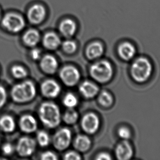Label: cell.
I'll return each mask as SVG.
<instances>
[{
  "label": "cell",
  "mask_w": 160,
  "mask_h": 160,
  "mask_svg": "<svg viewBox=\"0 0 160 160\" xmlns=\"http://www.w3.org/2000/svg\"><path fill=\"white\" fill-rule=\"evenodd\" d=\"M2 24L7 30L12 33L19 32L25 25L24 18L14 13H9L5 15L2 19Z\"/></svg>",
  "instance_id": "5b68a950"
},
{
  "label": "cell",
  "mask_w": 160,
  "mask_h": 160,
  "mask_svg": "<svg viewBox=\"0 0 160 160\" xmlns=\"http://www.w3.org/2000/svg\"><path fill=\"white\" fill-rule=\"evenodd\" d=\"M80 93L86 98H92L97 95L99 92V88L94 83L85 81L80 85L79 87Z\"/></svg>",
  "instance_id": "e0dca14e"
},
{
  "label": "cell",
  "mask_w": 160,
  "mask_h": 160,
  "mask_svg": "<svg viewBox=\"0 0 160 160\" xmlns=\"http://www.w3.org/2000/svg\"><path fill=\"white\" fill-rule=\"evenodd\" d=\"M118 54L124 60H130L134 58L136 53V48L130 41H123L118 47Z\"/></svg>",
  "instance_id": "4fadbf2b"
},
{
  "label": "cell",
  "mask_w": 160,
  "mask_h": 160,
  "mask_svg": "<svg viewBox=\"0 0 160 160\" xmlns=\"http://www.w3.org/2000/svg\"><path fill=\"white\" fill-rule=\"evenodd\" d=\"M36 139L38 144L42 147H47L50 143V136L44 131H40L37 133Z\"/></svg>",
  "instance_id": "484cf974"
},
{
  "label": "cell",
  "mask_w": 160,
  "mask_h": 160,
  "mask_svg": "<svg viewBox=\"0 0 160 160\" xmlns=\"http://www.w3.org/2000/svg\"><path fill=\"white\" fill-rule=\"evenodd\" d=\"M81 126L82 129L87 133L94 134L97 132L99 128V118L95 113H87L82 118Z\"/></svg>",
  "instance_id": "9c48e42d"
},
{
  "label": "cell",
  "mask_w": 160,
  "mask_h": 160,
  "mask_svg": "<svg viewBox=\"0 0 160 160\" xmlns=\"http://www.w3.org/2000/svg\"><path fill=\"white\" fill-rule=\"evenodd\" d=\"M13 77L17 79H23L28 75V72L24 67L20 65H15L11 69Z\"/></svg>",
  "instance_id": "4316f807"
},
{
  "label": "cell",
  "mask_w": 160,
  "mask_h": 160,
  "mask_svg": "<svg viewBox=\"0 0 160 160\" xmlns=\"http://www.w3.org/2000/svg\"><path fill=\"white\" fill-rule=\"evenodd\" d=\"M64 159L66 160H80L81 159V158L77 152L70 151L64 155Z\"/></svg>",
  "instance_id": "f546056e"
},
{
  "label": "cell",
  "mask_w": 160,
  "mask_h": 160,
  "mask_svg": "<svg viewBox=\"0 0 160 160\" xmlns=\"http://www.w3.org/2000/svg\"><path fill=\"white\" fill-rule=\"evenodd\" d=\"M78 119V112L73 108H69L63 115V121L68 125L76 123Z\"/></svg>",
  "instance_id": "603a6c76"
},
{
  "label": "cell",
  "mask_w": 160,
  "mask_h": 160,
  "mask_svg": "<svg viewBox=\"0 0 160 160\" xmlns=\"http://www.w3.org/2000/svg\"><path fill=\"white\" fill-rule=\"evenodd\" d=\"M91 141L85 135H78L74 141V147L77 151L86 152L89 149L91 146Z\"/></svg>",
  "instance_id": "ffe728a7"
},
{
  "label": "cell",
  "mask_w": 160,
  "mask_h": 160,
  "mask_svg": "<svg viewBox=\"0 0 160 160\" xmlns=\"http://www.w3.org/2000/svg\"><path fill=\"white\" fill-rule=\"evenodd\" d=\"M60 38L56 33L48 32L43 37V44L46 49L49 50H55L61 45Z\"/></svg>",
  "instance_id": "d6986e66"
},
{
  "label": "cell",
  "mask_w": 160,
  "mask_h": 160,
  "mask_svg": "<svg viewBox=\"0 0 160 160\" xmlns=\"http://www.w3.org/2000/svg\"><path fill=\"white\" fill-rule=\"evenodd\" d=\"M1 17V9H0V18Z\"/></svg>",
  "instance_id": "d590c367"
},
{
  "label": "cell",
  "mask_w": 160,
  "mask_h": 160,
  "mask_svg": "<svg viewBox=\"0 0 160 160\" xmlns=\"http://www.w3.org/2000/svg\"><path fill=\"white\" fill-rule=\"evenodd\" d=\"M41 158L43 160H56L58 159L56 155L50 151L42 153L41 155Z\"/></svg>",
  "instance_id": "d6a6232c"
},
{
  "label": "cell",
  "mask_w": 160,
  "mask_h": 160,
  "mask_svg": "<svg viewBox=\"0 0 160 160\" xmlns=\"http://www.w3.org/2000/svg\"><path fill=\"white\" fill-rule=\"evenodd\" d=\"M30 56L31 58L34 60H37L41 58V50L39 49H34L31 50L30 53Z\"/></svg>",
  "instance_id": "836d02e7"
},
{
  "label": "cell",
  "mask_w": 160,
  "mask_h": 160,
  "mask_svg": "<svg viewBox=\"0 0 160 160\" xmlns=\"http://www.w3.org/2000/svg\"><path fill=\"white\" fill-rule=\"evenodd\" d=\"M63 50L66 53L73 54L77 49V44L75 42L71 40H67L63 42L62 44Z\"/></svg>",
  "instance_id": "83f0119b"
},
{
  "label": "cell",
  "mask_w": 160,
  "mask_h": 160,
  "mask_svg": "<svg viewBox=\"0 0 160 160\" xmlns=\"http://www.w3.org/2000/svg\"><path fill=\"white\" fill-rule=\"evenodd\" d=\"M40 34L37 31L31 29L28 31L23 36V42L26 46L35 47L40 41Z\"/></svg>",
  "instance_id": "44dd1931"
},
{
  "label": "cell",
  "mask_w": 160,
  "mask_h": 160,
  "mask_svg": "<svg viewBox=\"0 0 160 160\" xmlns=\"http://www.w3.org/2000/svg\"><path fill=\"white\" fill-rule=\"evenodd\" d=\"M15 121L9 115H4L0 118V129L6 133H12L15 130Z\"/></svg>",
  "instance_id": "7402d4cb"
},
{
  "label": "cell",
  "mask_w": 160,
  "mask_h": 160,
  "mask_svg": "<svg viewBox=\"0 0 160 160\" xmlns=\"http://www.w3.org/2000/svg\"><path fill=\"white\" fill-rule=\"evenodd\" d=\"M77 26L74 20L70 19L63 20L59 26V30L65 37L69 38L73 36L76 32Z\"/></svg>",
  "instance_id": "ac0fdd59"
},
{
  "label": "cell",
  "mask_w": 160,
  "mask_h": 160,
  "mask_svg": "<svg viewBox=\"0 0 160 160\" xmlns=\"http://www.w3.org/2000/svg\"><path fill=\"white\" fill-rule=\"evenodd\" d=\"M41 91L45 98H54L58 97L61 93V88L55 80L49 79L42 83Z\"/></svg>",
  "instance_id": "30bf717a"
},
{
  "label": "cell",
  "mask_w": 160,
  "mask_h": 160,
  "mask_svg": "<svg viewBox=\"0 0 160 160\" xmlns=\"http://www.w3.org/2000/svg\"><path fill=\"white\" fill-rule=\"evenodd\" d=\"M72 132L67 128L57 131L53 137V144L59 151H63L69 147L72 142Z\"/></svg>",
  "instance_id": "8992f818"
},
{
  "label": "cell",
  "mask_w": 160,
  "mask_h": 160,
  "mask_svg": "<svg viewBox=\"0 0 160 160\" xmlns=\"http://www.w3.org/2000/svg\"><path fill=\"white\" fill-rule=\"evenodd\" d=\"M39 116L41 122L49 128H56L61 123V111L58 106L53 102H44L41 104Z\"/></svg>",
  "instance_id": "6da1fadb"
},
{
  "label": "cell",
  "mask_w": 160,
  "mask_h": 160,
  "mask_svg": "<svg viewBox=\"0 0 160 160\" xmlns=\"http://www.w3.org/2000/svg\"><path fill=\"white\" fill-rule=\"evenodd\" d=\"M19 125L20 130L26 133H31L35 132L38 127L36 120L30 115H25L21 117Z\"/></svg>",
  "instance_id": "5bb4252c"
},
{
  "label": "cell",
  "mask_w": 160,
  "mask_h": 160,
  "mask_svg": "<svg viewBox=\"0 0 160 160\" xmlns=\"http://www.w3.org/2000/svg\"><path fill=\"white\" fill-rule=\"evenodd\" d=\"M58 63L56 58L51 55H46L41 58L40 67L43 72L48 74L56 73L58 69Z\"/></svg>",
  "instance_id": "7c38bea8"
},
{
  "label": "cell",
  "mask_w": 160,
  "mask_h": 160,
  "mask_svg": "<svg viewBox=\"0 0 160 160\" xmlns=\"http://www.w3.org/2000/svg\"><path fill=\"white\" fill-rule=\"evenodd\" d=\"M152 66L147 58H139L134 61L131 66V75L138 82H145L152 75Z\"/></svg>",
  "instance_id": "3957f363"
},
{
  "label": "cell",
  "mask_w": 160,
  "mask_h": 160,
  "mask_svg": "<svg viewBox=\"0 0 160 160\" xmlns=\"http://www.w3.org/2000/svg\"><path fill=\"white\" fill-rule=\"evenodd\" d=\"M103 44L100 41H94L89 44L86 49L87 57L90 60L99 58L104 52Z\"/></svg>",
  "instance_id": "2e32d148"
},
{
  "label": "cell",
  "mask_w": 160,
  "mask_h": 160,
  "mask_svg": "<svg viewBox=\"0 0 160 160\" xmlns=\"http://www.w3.org/2000/svg\"><path fill=\"white\" fill-rule=\"evenodd\" d=\"M98 101L102 106L108 107L110 106L113 103V98L110 93L108 91H104L100 93Z\"/></svg>",
  "instance_id": "cb8c5ba5"
},
{
  "label": "cell",
  "mask_w": 160,
  "mask_h": 160,
  "mask_svg": "<svg viewBox=\"0 0 160 160\" xmlns=\"http://www.w3.org/2000/svg\"><path fill=\"white\" fill-rule=\"evenodd\" d=\"M36 143L35 140L29 137H23L18 142L16 150L18 154L22 157H28L34 154Z\"/></svg>",
  "instance_id": "ba28073f"
},
{
  "label": "cell",
  "mask_w": 160,
  "mask_h": 160,
  "mask_svg": "<svg viewBox=\"0 0 160 160\" xmlns=\"http://www.w3.org/2000/svg\"><path fill=\"white\" fill-rule=\"evenodd\" d=\"M118 135L123 141H127L131 137V132L127 127H121L118 130Z\"/></svg>",
  "instance_id": "f1b7e54d"
},
{
  "label": "cell",
  "mask_w": 160,
  "mask_h": 160,
  "mask_svg": "<svg viewBox=\"0 0 160 160\" xmlns=\"http://www.w3.org/2000/svg\"><path fill=\"white\" fill-rule=\"evenodd\" d=\"M97 160H111V158L109 154L106 152H102L99 154L97 157Z\"/></svg>",
  "instance_id": "e575fe53"
},
{
  "label": "cell",
  "mask_w": 160,
  "mask_h": 160,
  "mask_svg": "<svg viewBox=\"0 0 160 160\" xmlns=\"http://www.w3.org/2000/svg\"><path fill=\"white\" fill-rule=\"evenodd\" d=\"M7 94L3 87L0 85V109L4 106L6 102Z\"/></svg>",
  "instance_id": "4dcf8cb0"
},
{
  "label": "cell",
  "mask_w": 160,
  "mask_h": 160,
  "mask_svg": "<svg viewBox=\"0 0 160 160\" xmlns=\"http://www.w3.org/2000/svg\"><path fill=\"white\" fill-rule=\"evenodd\" d=\"M63 103L67 108H74L78 104V100L73 93H67L63 98Z\"/></svg>",
  "instance_id": "d4e9b609"
},
{
  "label": "cell",
  "mask_w": 160,
  "mask_h": 160,
  "mask_svg": "<svg viewBox=\"0 0 160 160\" xmlns=\"http://www.w3.org/2000/svg\"><path fill=\"white\" fill-rule=\"evenodd\" d=\"M46 14L44 7L40 4H35L29 9L28 12L29 20L33 24H39L43 21Z\"/></svg>",
  "instance_id": "8fae6325"
},
{
  "label": "cell",
  "mask_w": 160,
  "mask_h": 160,
  "mask_svg": "<svg viewBox=\"0 0 160 160\" xmlns=\"http://www.w3.org/2000/svg\"><path fill=\"white\" fill-rule=\"evenodd\" d=\"M114 73L113 67L110 63L106 60L98 61L94 63L90 68L92 77L98 82L105 83L110 80Z\"/></svg>",
  "instance_id": "277c9868"
},
{
  "label": "cell",
  "mask_w": 160,
  "mask_h": 160,
  "mask_svg": "<svg viewBox=\"0 0 160 160\" xmlns=\"http://www.w3.org/2000/svg\"><path fill=\"white\" fill-rule=\"evenodd\" d=\"M2 150L3 154L6 155H10L14 152V148L11 143H6L2 146Z\"/></svg>",
  "instance_id": "1f68e13d"
},
{
  "label": "cell",
  "mask_w": 160,
  "mask_h": 160,
  "mask_svg": "<svg viewBox=\"0 0 160 160\" xmlns=\"http://www.w3.org/2000/svg\"><path fill=\"white\" fill-rule=\"evenodd\" d=\"M133 154L132 146L127 141H123L119 144L115 149V154L119 160H130L133 156Z\"/></svg>",
  "instance_id": "9a60e30c"
},
{
  "label": "cell",
  "mask_w": 160,
  "mask_h": 160,
  "mask_svg": "<svg viewBox=\"0 0 160 160\" xmlns=\"http://www.w3.org/2000/svg\"><path fill=\"white\" fill-rule=\"evenodd\" d=\"M59 76L61 80L67 87H74L78 83L80 79L78 69L72 66H67L61 69Z\"/></svg>",
  "instance_id": "52a82bcc"
},
{
  "label": "cell",
  "mask_w": 160,
  "mask_h": 160,
  "mask_svg": "<svg viewBox=\"0 0 160 160\" xmlns=\"http://www.w3.org/2000/svg\"><path fill=\"white\" fill-rule=\"evenodd\" d=\"M36 89L34 82L25 81L14 86L11 90V97L18 103L30 102L35 98Z\"/></svg>",
  "instance_id": "7a4b0ae2"
}]
</instances>
